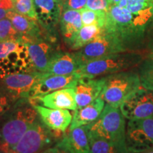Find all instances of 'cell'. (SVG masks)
Listing matches in <instances>:
<instances>
[{
  "label": "cell",
  "instance_id": "obj_14",
  "mask_svg": "<svg viewBox=\"0 0 153 153\" xmlns=\"http://www.w3.org/2000/svg\"><path fill=\"white\" fill-rule=\"evenodd\" d=\"M37 22L48 36L57 37L56 28L62 8L58 0H33Z\"/></svg>",
  "mask_w": 153,
  "mask_h": 153
},
{
  "label": "cell",
  "instance_id": "obj_2",
  "mask_svg": "<svg viewBox=\"0 0 153 153\" xmlns=\"http://www.w3.org/2000/svg\"><path fill=\"white\" fill-rule=\"evenodd\" d=\"M106 14V31L114 34L127 51H138L150 23L132 14L126 7L111 6Z\"/></svg>",
  "mask_w": 153,
  "mask_h": 153
},
{
  "label": "cell",
  "instance_id": "obj_5",
  "mask_svg": "<svg viewBox=\"0 0 153 153\" xmlns=\"http://www.w3.org/2000/svg\"><path fill=\"white\" fill-rule=\"evenodd\" d=\"M120 107L106 104L99 118L88 125V134L112 141L126 143V120Z\"/></svg>",
  "mask_w": 153,
  "mask_h": 153
},
{
  "label": "cell",
  "instance_id": "obj_21",
  "mask_svg": "<svg viewBox=\"0 0 153 153\" xmlns=\"http://www.w3.org/2000/svg\"><path fill=\"white\" fill-rule=\"evenodd\" d=\"M60 29L65 43L70 48L74 38L83 26L81 13L76 10H63L61 14Z\"/></svg>",
  "mask_w": 153,
  "mask_h": 153
},
{
  "label": "cell",
  "instance_id": "obj_13",
  "mask_svg": "<svg viewBox=\"0 0 153 153\" xmlns=\"http://www.w3.org/2000/svg\"><path fill=\"white\" fill-rule=\"evenodd\" d=\"M79 79L76 72L68 75H53L43 72L41 79L30 89L28 99L41 97L65 88H75Z\"/></svg>",
  "mask_w": 153,
  "mask_h": 153
},
{
  "label": "cell",
  "instance_id": "obj_4",
  "mask_svg": "<svg viewBox=\"0 0 153 153\" xmlns=\"http://www.w3.org/2000/svg\"><path fill=\"white\" fill-rule=\"evenodd\" d=\"M32 72L36 70L24 42L21 40L0 42V78Z\"/></svg>",
  "mask_w": 153,
  "mask_h": 153
},
{
  "label": "cell",
  "instance_id": "obj_33",
  "mask_svg": "<svg viewBox=\"0 0 153 153\" xmlns=\"http://www.w3.org/2000/svg\"><path fill=\"white\" fill-rule=\"evenodd\" d=\"M144 41L147 51L149 53L153 52V19L147 29Z\"/></svg>",
  "mask_w": 153,
  "mask_h": 153
},
{
  "label": "cell",
  "instance_id": "obj_30",
  "mask_svg": "<svg viewBox=\"0 0 153 153\" xmlns=\"http://www.w3.org/2000/svg\"><path fill=\"white\" fill-rule=\"evenodd\" d=\"M111 7L108 0H87L86 8L94 11L108 12Z\"/></svg>",
  "mask_w": 153,
  "mask_h": 153
},
{
  "label": "cell",
  "instance_id": "obj_37",
  "mask_svg": "<svg viewBox=\"0 0 153 153\" xmlns=\"http://www.w3.org/2000/svg\"><path fill=\"white\" fill-rule=\"evenodd\" d=\"M56 146L58 147V148L60 149L61 153H74V152H73V151H72L71 150H70V149L66 148V147L57 146V145H56Z\"/></svg>",
  "mask_w": 153,
  "mask_h": 153
},
{
  "label": "cell",
  "instance_id": "obj_34",
  "mask_svg": "<svg viewBox=\"0 0 153 153\" xmlns=\"http://www.w3.org/2000/svg\"><path fill=\"white\" fill-rule=\"evenodd\" d=\"M111 6H118L120 7H126L127 0H108Z\"/></svg>",
  "mask_w": 153,
  "mask_h": 153
},
{
  "label": "cell",
  "instance_id": "obj_20",
  "mask_svg": "<svg viewBox=\"0 0 153 153\" xmlns=\"http://www.w3.org/2000/svg\"><path fill=\"white\" fill-rule=\"evenodd\" d=\"M105 106V101L99 97L87 106L77 108L74 111L72 119L69 130L82 126H87L94 122L102 112Z\"/></svg>",
  "mask_w": 153,
  "mask_h": 153
},
{
  "label": "cell",
  "instance_id": "obj_1",
  "mask_svg": "<svg viewBox=\"0 0 153 153\" xmlns=\"http://www.w3.org/2000/svg\"><path fill=\"white\" fill-rule=\"evenodd\" d=\"M39 118L27 98L21 99L0 118V150L11 153L26 131Z\"/></svg>",
  "mask_w": 153,
  "mask_h": 153
},
{
  "label": "cell",
  "instance_id": "obj_12",
  "mask_svg": "<svg viewBox=\"0 0 153 153\" xmlns=\"http://www.w3.org/2000/svg\"><path fill=\"white\" fill-rule=\"evenodd\" d=\"M43 72L17 73L0 78V89L14 102L28 97L30 89L43 76Z\"/></svg>",
  "mask_w": 153,
  "mask_h": 153
},
{
  "label": "cell",
  "instance_id": "obj_38",
  "mask_svg": "<svg viewBox=\"0 0 153 153\" xmlns=\"http://www.w3.org/2000/svg\"><path fill=\"white\" fill-rule=\"evenodd\" d=\"M133 153H153V147H152V148H149V149H147V150L140 151V152H133Z\"/></svg>",
  "mask_w": 153,
  "mask_h": 153
},
{
  "label": "cell",
  "instance_id": "obj_10",
  "mask_svg": "<svg viewBox=\"0 0 153 153\" xmlns=\"http://www.w3.org/2000/svg\"><path fill=\"white\" fill-rule=\"evenodd\" d=\"M126 144L128 153L153 147V117L128 120L126 128Z\"/></svg>",
  "mask_w": 153,
  "mask_h": 153
},
{
  "label": "cell",
  "instance_id": "obj_40",
  "mask_svg": "<svg viewBox=\"0 0 153 153\" xmlns=\"http://www.w3.org/2000/svg\"><path fill=\"white\" fill-rule=\"evenodd\" d=\"M150 3L151 7H152V12H153V0H150Z\"/></svg>",
  "mask_w": 153,
  "mask_h": 153
},
{
  "label": "cell",
  "instance_id": "obj_15",
  "mask_svg": "<svg viewBox=\"0 0 153 153\" xmlns=\"http://www.w3.org/2000/svg\"><path fill=\"white\" fill-rule=\"evenodd\" d=\"M33 106L41 105L56 109L74 111L77 108L74 88H65L51 92L43 97L28 99Z\"/></svg>",
  "mask_w": 153,
  "mask_h": 153
},
{
  "label": "cell",
  "instance_id": "obj_22",
  "mask_svg": "<svg viewBox=\"0 0 153 153\" xmlns=\"http://www.w3.org/2000/svg\"><path fill=\"white\" fill-rule=\"evenodd\" d=\"M7 18L11 21L13 26L22 37L38 38L43 36L46 33L42 29L37 21L19 14L14 9L7 13Z\"/></svg>",
  "mask_w": 153,
  "mask_h": 153
},
{
  "label": "cell",
  "instance_id": "obj_35",
  "mask_svg": "<svg viewBox=\"0 0 153 153\" xmlns=\"http://www.w3.org/2000/svg\"><path fill=\"white\" fill-rule=\"evenodd\" d=\"M38 153H61V150L58 147H57L56 145H54V146L51 147V148L41 151V152Z\"/></svg>",
  "mask_w": 153,
  "mask_h": 153
},
{
  "label": "cell",
  "instance_id": "obj_7",
  "mask_svg": "<svg viewBox=\"0 0 153 153\" xmlns=\"http://www.w3.org/2000/svg\"><path fill=\"white\" fill-rule=\"evenodd\" d=\"M65 134L52 131L38 118L13 147L11 153H38L56 145Z\"/></svg>",
  "mask_w": 153,
  "mask_h": 153
},
{
  "label": "cell",
  "instance_id": "obj_8",
  "mask_svg": "<svg viewBox=\"0 0 153 153\" xmlns=\"http://www.w3.org/2000/svg\"><path fill=\"white\" fill-rule=\"evenodd\" d=\"M128 51L114 34L105 33L74 53L80 65L115 53Z\"/></svg>",
  "mask_w": 153,
  "mask_h": 153
},
{
  "label": "cell",
  "instance_id": "obj_27",
  "mask_svg": "<svg viewBox=\"0 0 153 153\" xmlns=\"http://www.w3.org/2000/svg\"><path fill=\"white\" fill-rule=\"evenodd\" d=\"M137 69L141 85L153 90V60L148 56Z\"/></svg>",
  "mask_w": 153,
  "mask_h": 153
},
{
  "label": "cell",
  "instance_id": "obj_32",
  "mask_svg": "<svg viewBox=\"0 0 153 153\" xmlns=\"http://www.w3.org/2000/svg\"><path fill=\"white\" fill-rule=\"evenodd\" d=\"M15 102L0 89V118L12 108Z\"/></svg>",
  "mask_w": 153,
  "mask_h": 153
},
{
  "label": "cell",
  "instance_id": "obj_25",
  "mask_svg": "<svg viewBox=\"0 0 153 153\" xmlns=\"http://www.w3.org/2000/svg\"><path fill=\"white\" fill-rule=\"evenodd\" d=\"M126 8L132 14L150 23L153 19V12L150 0H127Z\"/></svg>",
  "mask_w": 153,
  "mask_h": 153
},
{
  "label": "cell",
  "instance_id": "obj_36",
  "mask_svg": "<svg viewBox=\"0 0 153 153\" xmlns=\"http://www.w3.org/2000/svg\"><path fill=\"white\" fill-rule=\"evenodd\" d=\"M9 11L10 10H8V9H6L4 7H3V6L0 4V21L7 18V13H8Z\"/></svg>",
  "mask_w": 153,
  "mask_h": 153
},
{
  "label": "cell",
  "instance_id": "obj_39",
  "mask_svg": "<svg viewBox=\"0 0 153 153\" xmlns=\"http://www.w3.org/2000/svg\"><path fill=\"white\" fill-rule=\"evenodd\" d=\"M148 57H150V58L152 59V60H153V52L149 53V55H148Z\"/></svg>",
  "mask_w": 153,
  "mask_h": 153
},
{
  "label": "cell",
  "instance_id": "obj_31",
  "mask_svg": "<svg viewBox=\"0 0 153 153\" xmlns=\"http://www.w3.org/2000/svg\"><path fill=\"white\" fill-rule=\"evenodd\" d=\"M87 0H62L61 4L63 10L81 11L86 8Z\"/></svg>",
  "mask_w": 153,
  "mask_h": 153
},
{
  "label": "cell",
  "instance_id": "obj_9",
  "mask_svg": "<svg viewBox=\"0 0 153 153\" xmlns=\"http://www.w3.org/2000/svg\"><path fill=\"white\" fill-rule=\"evenodd\" d=\"M20 40L27 47L36 71L45 72L48 64L56 53L60 51L57 45V37L48 36L34 38L21 37Z\"/></svg>",
  "mask_w": 153,
  "mask_h": 153
},
{
  "label": "cell",
  "instance_id": "obj_11",
  "mask_svg": "<svg viewBox=\"0 0 153 153\" xmlns=\"http://www.w3.org/2000/svg\"><path fill=\"white\" fill-rule=\"evenodd\" d=\"M120 109L128 120L153 117V90L141 85L123 101Z\"/></svg>",
  "mask_w": 153,
  "mask_h": 153
},
{
  "label": "cell",
  "instance_id": "obj_24",
  "mask_svg": "<svg viewBox=\"0 0 153 153\" xmlns=\"http://www.w3.org/2000/svg\"><path fill=\"white\" fill-rule=\"evenodd\" d=\"M91 153H128L126 143L112 142L88 134Z\"/></svg>",
  "mask_w": 153,
  "mask_h": 153
},
{
  "label": "cell",
  "instance_id": "obj_42",
  "mask_svg": "<svg viewBox=\"0 0 153 153\" xmlns=\"http://www.w3.org/2000/svg\"><path fill=\"white\" fill-rule=\"evenodd\" d=\"M58 1H60V2H62V0H58Z\"/></svg>",
  "mask_w": 153,
  "mask_h": 153
},
{
  "label": "cell",
  "instance_id": "obj_19",
  "mask_svg": "<svg viewBox=\"0 0 153 153\" xmlns=\"http://www.w3.org/2000/svg\"><path fill=\"white\" fill-rule=\"evenodd\" d=\"M80 67L74 53L59 51L50 61L45 72L53 75H68L75 72Z\"/></svg>",
  "mask_w": 153,
  "mask_h": 153
},
{
  "label": "cell",
  "instance_id": "obj_17",
  "mask_svg": "<svg viewBox=\"0 0 153 153\" xmlns=\"http://www.w3.org/2000/svg\"><path fill=\"white\" fill-rule=\"evenodd\" d=\"M105 80V76L94 79L80 77L74 88L77 108L87 106L98 98L104 87Z\"/></svg>",
  "mask_w": 153,
  "mask_h": 153
},
{
  "label": "cell",
  "instance_id": "obj_26",
  "mask_svg": "<svg viewBox=\"0 0 153 153\" xmlns=\"http://www.w3.org/2000/svg\"><path fill=\"white\" fill-rule=\"evenodd\" d=\"M80 13L83 26L97 25L100 27L105 28L107 18L106 12L85 8L80 11Z\"/></svg>",
  "mask_w": 153,
  "mask_h": 153
},
{
  "label": "cell",
  "instance_id": "obj_23",
  "mask_svg": "<svg viewBox=\"0 0 153 153\" xmlns=\"http://www.w3.org/2000/svg\"><path fill=\"white\" fill-rule=\"evenodd\" d=\"M106 31L105 28L100 27L97 25L83 26L70 45V48L72 51H76L85 47L88 43L94 41L99 36L103 35Z\"/></svg>",
  "mask_w": 153,
  "mask_h": 153
},
{
  "label": "cell",
  "instance_id": "obj_28",
  "mask_svg": "<svg viewBox=\"0 0 153 153\" xmlns=\"http://www.w3.org/2000/svg\"><path fill=\"white\" fill-rule=\"evenodd\" d=\"M21 34L17 31L9 19L0 21V42L20 40Z\"/></svg>",
  "mask_w": 153,
  "mask_h": 153
},
{
  "label": "cell",
  "instance_id": "obj_18",
  "mask_svg": "<svg viewBox=\"0 0 153 153\" xmlns=\"http://www.w3.org/2000/svg\"><path fill=\"white\" fill-rule=\"evenodd\" d=\"M55 145L66 147L74 153H91L88 125L79 126L71 131L68 128L62 139Z\"/></svg>",
  "mask_w": 153,
  "mask_h": 153
},
{
  "label": "cell",
  "instance_id": "obj_29",
  "mask_svg": "<svg viewBox=\"0 0 153 153\" xmlns=\"http://www.w3.org/2000/svg\"><path fill=\"white\" fill-rule=\"evenodd\" d=\"M14 10L19 14L37 21L33 0H13Z\"/></svg>",
  "mask_w": 153,
  "mask_h": 153
},
{
  "label": "cell",
  "instance_id": "obj_41",
  "mask_svg": "<svg viewBox=\"0 0 153 153\" xmlns=\"http://www.w3.org/2000/svg\"><path fill=\"white\" fill-rule=\"evenodd\" d=\"M0 153H4V152H3L2 151H1V150H0Z\"/></svg>",
  "mask_w": 153,
  "mask_h": 153
},
{
  "label": "cell",
  "instance_id": "obj_16",
  "mask_svg": "<svg viewBox=\"0 0 153 153\" xmlns=\"http://www.w3.org/2000/svg\"><path fill=\"white\" fill-rule=\"evenodd\" d=\"M33 107L40 120L47 128L54 132L66 133L72 119L69 110L51 108L41 105H36Z\"/></svg>",
  "mask_w": 153,
  "mask_h": 153
},
{
  "label": "cell",
  "instance_id": "obj_6",
  "mask_svg": "<svg viewBox=\"0 0 153 153\" xmlns=\"http://www.w3.org/2000/svg\"><path fill=\"white\" fill-rule=\"evenodd\" d=\"M105 84L99 97L106 104L118 108L128 96L141 86L138 72H118L105 76Z\"/></svg>",
  "mask_w": 153,
  "mask_h": 153
},
{
  "label": "cell",
  "instance_id": "obj_3",
  "mask_svg": "<svg viewBox=\"0 0 153 153\" xmlns=\"http://www.w3.org/2000/svg\"><path fill=\"white\" fill-rule=\"evenodd\" d=\"M148 56L147 53L140 50L115 53L86 63L75 72L80 77H102L137 69Z\"/></svg>",
  "mask_w": 153,
  "mask_h": 153
}]
</instances>
